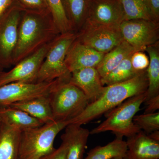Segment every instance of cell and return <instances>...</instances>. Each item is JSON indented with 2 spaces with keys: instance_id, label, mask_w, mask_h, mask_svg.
<instances>
[{
  "instance_id": "6da1fadb",
  "label": "cell",
  "mask_w": 159,
  "mask_h": 159,
  "mask_svg": "<svg viewBox=\"0 0 159 159\" xmlns=\"http://www.w3.org/2000/svg\"><path fill=\"white\" fill-rule=\"evenodd\" d=\"M18 31L12 65L51 42L60 34L49 12L23 11Z\"/></svg>"
},
{
  "instance_id": "7a4b0ae2",
  "label": "cell",
  "mask_w": 159,
  "mask_h": 159,
  "mask_svg": "<svg viewBox=\"0 0 159 159\" xmlns=\"http://www.w3.org/2000/svg\"><path fill=\"white\" fill-rule=\"evenodd\" d=\"M147 88L146 70L127 81L105 86L101 96L89 102L77 116L68 121L69 124L82 126L106 114L129 98L144 93Z\"/></svg>"
},
{
  "instance_id": "3957f363",
  "label": "cell",
  "mask_w": 159,
  "mask_h": 159,
  "mask_svg": "<svg viewBox=\"0 0 159 159\" xmlns=\"http://www.w3.org/2000/svg\"><path fill=\"white\" fill-rule=\"evenodd\" d=\"M70 80V78H59L49 94L54 121L72 120L89 103L83 92Z\"/></svg>"
},
{
  "instance_id": "277c9868",
  "label": "cell",
  "mask_w": 159,
  "mask_h": 159,
  "mask_svg": "<svg viewBox=\"0 0 159 159\" xmlns=\"http://www.w3.org/2000/svg\"><path fill=\"white\" fill-rule=\"evenodd\" d=\"M146 99V92L126 99L107 113L106 119L90 131V134L112 131L116 138L132 136L142 131L133 121L134 117L140 110Z\"/></svg>"
},
{
  "instance_id": "5b68a950",
  "label": "cell",
  "mask_w": 159,
  "mask_h": 159,
  "mask_svg": "<svg viewBox=\"0 0 159 159\" xmlns=\"http://www.w3.org/2000/svg\"><path fill=\"white\" fill-rule=\"evenodd\" d=\"M68 125V121H55L22 132L18 159H40L53 151L55 138Z\"/></svg>"
},
{
  "instance_id": "8992f818",
  "label": "cell",
  "mask_w": 159,
  "mask_h": 159,
  "mask_svg": "<svg viewBox=\"0 0 159 159\" xmlns=\"http://www.w3.org/2000/svg\"><path fill=\"white\" fill-rule=\"evenodd\" d=\"M77 33L68 32L58 34L50 48L38 73L35 83L49 82L59 78H70L65 64L66 55L77 38Z\"/></svg>"
},
{
  "instance_id": "52a82bcc",
  "label": "cell",
  "mask_w": 159,
  "mask_h": 159,
  "mask_svg": "<svg viewBox=\"0 0 159 159\" xmlns=\"http://www.w3.org/2000/svg\"><path fill=\"white\" fill-rule=\"evenodd\" d=\"M76 39L84 44L106 54L123 41L119 26L85 22L77 33Z\"/></svg>"
},
{
  "instance_id": "ba28073f",
  "label": "cell",
  "mask_w": 159,
  "mask_h": 159,
  "mask_svg": "<svg viewBox=\"0 0 159 159\" xmlns=\"http://www.w3.org/2000/svg\"><path fill=\"white\" fill-rule=\"evenodd\" d=\"M23 11L16 5H12L0 17V66L3 69L12 66Z\"/></svg>"
},
{
  "instance_id": "9c48e42d",
  "label": "cell",
  "mask_w": 159,
  "mask_h": 159,
  "mask_svg": "<svg viewBox=\"0 0 159 159\" xmlns=\"http://www.w3.org/2000/svg\"><path fill=\"white\" fill-rule=\"evenodd\" d=\"M123 40L140 51L159 42V23L151 20H124L119 25Z\"/></svg>"
},
{
  "instance_id": "30bf717a",
  "label": "cell",
  "mask_w": 159,
  "mask_h": 159,
  "mask_svg": "<svg viewBox=\"0 0 159 159\" xmlns=\"http://www.w3.org/2000/svg\"><path fill=\"white\" fill-rule=\"evenodd\" d=\"M51 42L20 61L10 70L2 71L0 73V86L12 82L35 83L38 73Z\"/></svg>"
},
{
  "instance_id": "8fae6325",
  "label": "cell",
  "mask_w": 159,
  "mask_h": 159,
  "mask_svg": "<svg viewBox=\"0 0 159 159\" xmlns=\"http://www.w3.org/2000/svg\"><path fill=\"white\" fill-rule=\"evenodd\" d=\"M58 79L49 82H12L0 86V107L36 98L48 96Z\"/></svg>"
},
{
  "instance_id": "7c38bea8",
  "label": "cell",
  "mask_w": 159,
  "mask_h": 159,
  "mask_svg": "<svg viewBox=\"0 0 159 159\" xmlns=\"http://www.w3.org/2000/svg\"><path fill=\"white\" fill-rule=\"evenodd\" d=\"M124 15L119 0H89L85 22L119 26Z\"/></svg>"
},
{
  "instance_id": "4fadbf2b",
  "label": "cell",
  "mask_w": 159,
  "mask_h": 159,
  "mask_svg": "<svg viewBox=\"0 0 159 159\" xmlns=\"http://www.w3.org/2000/svg\"><path fill=\"white\" fill-rule=\"evenodd\" d=\"M104 54L76 39L70 47L66 55V66L70 73L80 69L97 68Z\"/></svg>"
},
{
  "instance_id": "5bb4252c",
  "label": "cell",
  "mask_w": 159,
  "mask_h": 159,
  "mask_svg": "<svg viewBox=\"0 0 159 159\" xmlns=\"http://www.w3.org/2000/svg\"><path fill=\"white\" fill-rule=\"evenodd\" d=\"M70 82L83 92L89 102L95 101L102 94L104 86L96 68H87L73 71Z\"/></svg>"
},
{
  "instance_id": "9a60e30c",
  "label": "cell",
  "mask_w": 159,
  "mask_h": 159,
  "mask_svg": "<svg viewBox=\"0 0 159 159\" xmlns=\"http://www.w3.org/2000/svg\"><path fill=\"white\" fill-rule=\"evenodd\" d=\"M126 157L129 159H159V142L139 132L128 138Z\"/></svg>"
},
{
  "instance_id": "2e32d148",
  "label": "cell",
  "mask_w": 159,
  "mask_h": 159,
  "mask_svg": "<svg viewBox=\"0 0 159 159\" xmlns=\"http://www.w3.org/2000/svg\"><path fill=\"white\" fill-rule=\"evenodd\" d=\"M65 129L61 139L67 148L66 159H83L90 131L74 124H69Z\"/></svg>"
},
{
  "instance_id": "e0dca14e",
  "label": "cell",
  "mask_w": 159,
  "mask_h": 159,
  "mask_svg": "<svg viewBox=\"0 0 159 159\" xmlns=\"http://www.w3.org/2000/svg\"><path fill=\"white\" fill-rule=\"evenodd\" d=\"M8 106L25 112L43 124L55 122L48 96L36 97L15 102Z\"/></svg>"
},
{
  "instance_id": "ac0fdd59",
  "label": "cell",
  "mask_w": 159,
  "mask_h": 159,
  "mask_svg": "<svg viewBox=\"0 0 159 159\" xmlns=\"http://www.w3.org/2000/svg\"><path fill=\"white\" fill-rule=\"evenodd\" d=\"M0 119L2 123L22 132L44 125L39 120L25 112L9 106L0 107Z\"/></svg>"
},
{
  "instance_id": "d6986e66",
  "label": "cell",
  "mask_w": 159,
  "mask_h": 159,
  "mask_svg": "<svg viewBox=\"0 0 159 159\" xmlns=\"http://www.w3.org/2000/svg\"><path fill=\"white\" fill-rule=\"evenodd\" d=\"M22 131L2 123L0 129V159H18Z\"/></svg>"
},
{
  "instance_id": "ffe728a7",
  "label": "cell",
  "mask_w": 159,
  "mask_h": 159,
  "mask_svg": "<svg viewBox=\"0 0 159 159\" xmlns=\"http://www.w3.org/2000/svg\"><path fill=\"white\" fill-rule=\"evenodd\" d=\"M138 51L140 50L123 40L119 45L105 54L97 67L101 78L116 68L125 58Z\"/></svg>"
},
{
  "instance_id": "44dd1931",
  "label": "cell",
  "mask_w": 159,
  "mask_h": 159,
  "mask_svg": "<svg viewBox=\"0 0 159 159\" xmlns=\"http://www.w3.org/2000/svg\"><path fill=\"white\" fill-rule=\"evenodd\" d=\"M159 46L158 42L146 47L144 51L148 54L149 59V65L146 69L148 88L145 101L159 95Z\"/></svg>"
},
{
  "instance_id": "7402d4cb",
  "label": "cell",
  "mask_w": 159,
  "mask_h": 159,
  "mask_svg": "<svg viewBox=\"0 0 159 159\" xmlns=\"http://www.w3.org/2000/svg\"><path fill=\"white\" fill-rule=\"evenodd\" d=\"M73 32L77 33L86 20L89 0H61Z\"/></svg>"
},
{
  "instance_id": "603a6c76",
  "label": "cell",
  "mask_w": 159,
  "mask_h": 159,
  "mask_svg": "<svg viewBox=\"0 0 159 159\" xmlns=\"http://www.w3.org/2000/svg\"><path fill=\"white\" fill-rule=\"evenodd\" d=\"M126 142L116 138L104 146H97L89 151L84 159H122L126 156Z\"/></svg>"
},
{
  "instance_id": "cb8c5ba5",
  "label": "cell",
  "mask_w": 159,
  "mask_h": 159,
  "mask_svg": "<svg viewBox=\"0 0 159 159\" xmlns=\"http://www.w3.org/2000/svg\"><path fill=\"white\" fill-rule=\"evenodd\" d=\"M131 54L125 58L107 75L101 78L102 85L105 86L124 82L132 79L142 72H137L134 70L131 64Z\"/></svg>"
},
{
  "instance_id": "d4e9b609",
  "label": "cell",
  "mask_w": 159,
  "mask_h": 159,
  "mask_svg": "<svg viewBox=\"0 0 159 159\" xmlns=\"http://www.w3.org/2000/svg\"><path fill=\"white\" fill-rule=\"evenodd\" d=\"M124 15V20H146L153 21L143 0H119Z\"/></svg>"
},
{
  "instance_id": "484cf974",
  "label": "cell",
  "mask_w": 159,
  "mask_h": 159,
  "mask_svg": "<svg viewBox=\"0 0 159 159\" xmlns=\"http://www.w3.org/2000/svg\"><path fill=\"white\" fill-rule=\"evenodd\" d=\"M49 12L60 34L73 32L61 0H45Z\"/></svg>"
},
{
  "instance_id": "4316f807",
  "label": "cell",
  "mask_w": 159,
  "mask_h": 159,
  "mask_svg": "<svg viewBox=\"0 0 159 159\" xmlns=\"http://www.w3.org/2000/svg\"><path fill=\"white\" fill-rule=\"evenodd\" d=\"M133 121L141 130L143 129L147 133L159 130V112L135 115Z\"/></svg>"
},
{
  "instance_id": "83f0119b",
  "label": "cell",
  "mask_w": 159,
  "mask_h": 159,
  "mask_svg": "<svg viewBox=\"0 0 159 159\" xmlns=\"http://www.w3.org/2000/svg\"><path fill=\"white\" fill-rule=\"evenodd\" d=\"M15 2L16 3V5L23 11L49 12L45 0H14Z\"/></svg>"
},
{
  "instance_id": "f1b7e54d",
  "label": "cell",
  "mask_w": 159,
  "mask_h": 159,
  "mask_svg": "<svg viewBox=\"0 0 159 159\" xmlns=\"http://www.w3.org/2000/svg\"><path fill=\"white\" fill-rule=\"evenodd\" d=\"M130 61L134 70L139 72L146 70L149 63V57L142 51L133 53L131 55Z\"/></svg>"
},
{
  "instance_id": "f546056e",
  "label": "cell",
  "mask_w": 159,
  "mask_h": 159,
  "mask_svg": "<svg viewBox=\"0 0 159 159\" xmlns=\"http://www.w3.org/2000/svg\"><path fill=\"white\" fill-rule=\"evenodd\" d=\"M67 148L66 144L62 142L57 148L43 157L40 159H66Z\"/></svg>"
},
{
  "instance_id": "4dcf8cb0",
  "label": "cell",
  "mask_w": 159,
  "mask_h": 159,
  "mask_svg": "<svg viewBox=\"0 0 159 159\" xmlns=\"http://www.w3.org/2000/svg\"><path fill=\"white\" fill-rule=\"evenodd\" d=\"M154 21L159 23V0H143Z\"/></svg>"
},
{
  "instance_id": "1f68e13d",
  "label": "cell",
  "mask_w": 159,
  "mask_h": 159,
  "mask_svg": "<svg viewBox=\"0 0 159 159\" xmlns=\"http://www.w3.org/2000/svg\"><path fill=\"white\" fill-rule=\"evenodd\" d=\"M146 107L144 113H152L159 109V95L145 101Z\"/></svg>"
},
{
  "instance_id": "d6a6232c",
  "label": "cell",
  "mask_w": 159,
  "mask_h": 159,
  "mask_svg": "<svg viewBox=\"0 0 159 159\" xmlns=\"http://www.w3.org/2000/svg\"><path fill=\"white\" fill-rule=\"evenodd\" d=\"M14 2V0H0V17Z\"/></svg>"
},
{
  "instance_id": "836d02e7",
  "label": "cell",
  "mask_w": 159,
  "mask_h": 159,
  "mask_svg": "<svg viewBox=\"0 0 159 159\" xmlns=\"http://www.w3.org/2000/svg\"><path fill=\"white\" fill-rule=\"evenodd\" d=\"M149 136L155 141L159 142V130L155 131L150 133Z\"/></svg>"
},
{
  "instance_id": "e575fe53",
  "label": "cell",
  "mask_w": 159,
  "mask_h": 159,
  "mask_svg": "<svg viewBox=\"0 0 159 159\" xmlns=\"http://www.w3.org/2000/svg\"><path fill=\"white\" fill-rule=\"evenodd\" d=\"M3 68L2 67H1V66H0V73H1V72H2V71H3Z\"/></svg>"
},
{
  "instance_id": "d590c367",
  "label": "cell",
  "mask_w": 159,
  "mask_h": 159,
  "mask_svg": "<svg viewBox=\"0 0 159 159\" xmlns=\"http://www.w3.org/2000/svg\"><path fill=\"white\" fill-rule=\"evenodd\" d=\"M122 159H129L128 158V157H127L125 156V157H123V158H122Z\"/></svg>"
},
{
  "instance_id": "8d00e7d4",
  "label": "cell",
  "mask_w": 159,
  "mask_h": 159,
  "mask_svg": "<svg viewBox=\"0 0 159 159\" xmlns=\"http://www.w3.org/2000/svg\"><path fill=\"white\" fill-rule=\"evenodd\" d=\"M2 122L1 121V119H0V129H1V125H2Z\"/></svg>"
},
{
  "instance_id": "74e56055",
  "label": "cell",
  "mask_w": 159,
  "mask_h": 159,
  "mask_svg": "<svg viewBox=\"0 0 159 159\" xmlns=\"http://www.w3.org/2000/svg\"></svg>"
}]
</instances>
